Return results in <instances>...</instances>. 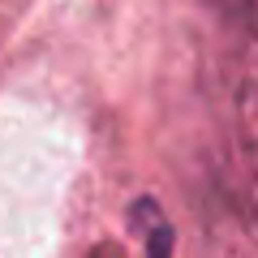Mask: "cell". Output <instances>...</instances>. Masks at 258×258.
Returning <instances> with one entry per match:
<instances>
[{
	"instance_id": "cell-1",
	"label": "cell",
	"mask_w": 258,
	"mask_h": 258,
	"mask_svg": "<svg viewBox=\"0 0 258 258\" xmlns=\"http://www.w3.org/2000/svg\"><path fill=\"white\" fill-rule=\"evenodd\" d=\"M134 228L147 241V258H172V224L159 215V207L151 198L134 203Z\"/></svg>"
}]
</instances>
